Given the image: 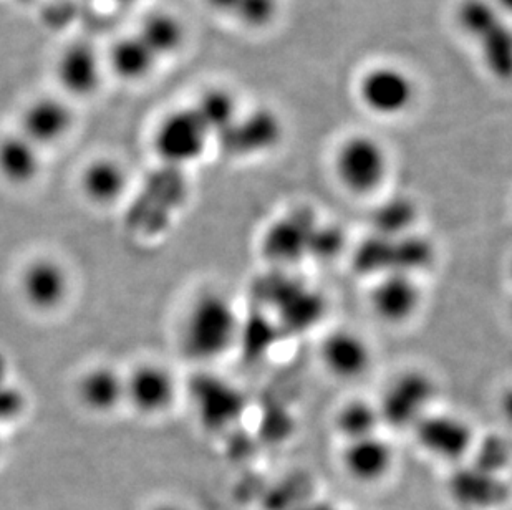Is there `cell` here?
<instances>
[{"mask_svg":"<svg viewBox=\"0 0 512 510\" xmlns=\"http://www.w3.org/2000/svg\"><path fill=\"white\" fill-rule=\"evenodd\" d=\"M193 106L213 136L221 135L241 115L236 95L221 85H214L199 93Z\"/></svg>","mask_w":512,"mask_h":510,"instance_id":"24","label":"cell"},{"mask_svg":"<svg viewBox=\"0 0 512 510\" xmlns=\"http://www.w3.org/2000/svg\"><path fill=\"white\" fill-rule=\"evenodd\" d=\"M459 29L478 47L484 67L501 82L512 80V27L491 0H463L456 10Z\"/></svg>","mask_w":512,"mask_h":510,"instance_id":"2","label":"cell"},{"mask_svg":"<svg viewBox=\"0 0 512 510\" xmlns=\"http://www.w3.org/2000/svg\"><path fill=\"white\" fill-rule=\"evenodd\" d=\"M42 171V151L39 146L14 133L0 138V178L15 188L30 186Z\"/></svg>","mask_w":512,"mask_h":510,"instance_id":"19","label":"cell"},{"mask_svg":"<svg viewBox=\"0 0 512 510\" xmlns=\"http://www.w3.org/2000/svg\"><path fill=\"white\" fill-rule=\"evenodd\" d=\"M320 360L325 370L335 378L357 380L372 366V347L358 333L335 330L320 345Z\"/></svg>","mask_w":512,"mask_h":510,"instance_id":"14","label":"cell"},{"mask_svg":"<svg viewBox=\"0 0 512 510\" xmlns=\"http://www.w3.org/2000/svg\"><path fill=\"white\" fill-rule=\"evenodd\" d=\"M413 431L421 448L441 461L463 459L474 444L473 429L456 414L430 413Z\"/></svg>","mask_w":512,"mask_h":510,"instance_id":"10","label":"cell"},{"mask_svg":"<svg viewBox=\"0 0 512 510\" xmlns=\"http://www.w3.org/2000/svg\"><path fill=\"white\" fill-rule=\"evenodd\" d=\"M415 217V207L405 199H393L383 204L375 214V224L382 236H400V232L408 231Z\"/></svg>","mask_w":512,"mask_h":510,"instance_id":"26","label":"cell"},{"mask_svg":"<svg viewBox=\"0 0 512 510\" xmlns=\"http://www.w3.org/2000/svg\"><path fill=\"white\" fill-rule=\"evenodd\" d=\"M128 184L130 174L125 164L108 156L92 159L78 179L83 198L97 207L115 206L128 191Z\"/></svg>","mask_w":512,"mask_h":510,"instance_id":"16","label":"cell"},{"mask_svg":"<svg viewBox=\"0 0 512 510\" xmlns=\"http://www.w3.org/2000/svg\"><path fill=\"white\" fill-rule=\"evenodd\" d=\"M491 2L496 5V9H498L501 14L506 15V17L512 15V0H491Z\"/></svg>","mask_w":512,"mask_h":510,"instance_id":"30","label":"cell"},{"mask_svg":"<svg viewBox=\"0 0 512 510\" xmlns=\"http://www.w3.org/2000/svg\"><path fill=\"white\" fill-rule=\"evenodd\" d=\"M435 396V383L423 371L411 370L395 376L378 405L383 423L397 428H415L430 414Z\"/></svg>","mask_w":512,"mask_h":510,"instance_id":"5","label":"cell"},{"mask_svg":"<svg viewBox=\"0 0 512 510\" xmlns=\"http://www.w3.org/2000/svg\"><path fill=\"white\" fill-rule=\"evenodd\" d=\"M75 116L65 100L39 97L25 106L20 115V133L39 146L57 145L72 131Z\"/></svg>","mask_w":512,"mask_h":510,"instance_id":"13","label":"cell"},{"mask_svg":"<svg viewBox=\"0 0 512 510\" xmlns=\"http://www.w3.org/2000/svg\"><path fill=\"white\" fill-rule=\"evenodd\" d=\"M178 396V381L165 365L146 361L126 376V403L143 416L170 411Z\"/></svg>","mask_w":512,"mask_h":510,"instance_id":"9","label":"cell"},{"mask_svg":"<svg viewBox=\"0 0 512 510\" xmlns=\"http://www.w3.org/2000/svg\"><path fill=\"white\" fill-rule=\"evenodd\" d=\"M304 216L305 212L285 216L267 231L264 237V249L269 259L279 264H290L300 259L305 249L312 246L314 237L312 232H305L310 229L307 222L302 219Z\"/></svg>","mask_w":512,"mask_h":510,"instance_id":"22","label":"cell"},{"mask_svg":"<svg viewBox=\"0 0 512 510\" xmlns=\"http://www.w3.org/2000/svg\"><path fill=\"white\" fill-rule=\"evenodd\" d=\"M102 77V58L87 42L68 44L55 62V78L68 97H92L102 85Z\"/></svg>","mask_w":512,"mask_h":510,"instance_id":"12","label":"cell"},{"mask_svg":"<svg viewBox=\"0 0 512 510\" xmlns=\"http://www.w3.org/2000/svg\"><path fill=\"white\" fill-rule=\"evenodd\" d=\"M193 396L199 416L209 428L226 426L241 413V393L213 376L208 380L196 381Z\"/></svg>","mask_w":512,"mask_h":510,"instance_id":"20","label":"cell"},{"mask_svg":"<svg viewBox=\"0 0 512 510\" xmlns=\"http://www.w3.org/2000/svg\"><path fill=\"white\" fill-rule=\"evenodd\" d=\"M300 510H334L332 509V507H329V506H322V504H319V506H305V507H302V509Z\"/></svg>","mask_w":512,"mask_h":510,"instance_id":"31","label":"cell"},{"mask_svg":"<svg viewBox=\"0 0 512 510\" xmlns=\"http://www.w3.org/2000/svg\"><path fill=\"white\" fill-rule=\"evenodd\" d=\"M423 305V289L415 275L387 272L373 285L370 308L382 322L401 325L410 322Z\"/></svg>","mask_w":512,"mask_h":510,"instance_id":"11","label":"cell"},{"mask_svg":"<svg viewBox=\"0 0 512 510\" xmlns=\"http://www.w3.org/2000/svg\"><path fill=\"white\" fill-rule=\"evenodd\" d=\"M284 136L281 116L271 108H254L237 116L229 128L216 136L221 150L231 158H249L274 150Z\"/></svg>","mask_w":512,"mask_h":510,"instance_id":"6","label":"cell"},{"mask_svg":"<svg viewBox=\"0 0 512 510\" xmlns=\"http://www.w3.org/2000/svg\"><path fill=\"white\" fill-rule=\"evenodd\" d=\"M158 62L160 58L136 32L120 37L108 52V67L121 82H143L155 72Z\"/></svg>","mask_w":512,"mask_h":510,"instance_id":"21","label":"cell"},{"mask_svg":"<svg viewBox=\"0 0 512 510\" xmlns=\"http://www.w3.org/2000/svg\"><path fill=\"white\" fill-rule=\"evenodd\" d=\"M213 133L204 125L194 106L178 108L161 118L153 133V150L165 166L184 168L198 161Z\"/></svg>","mask_w":512,"mask_h":510,"instance_id":"4","label":"cell"},{"mask_svg":"<svg viewBox=\"0 0 512 510\" xmlns=\"http://www.w3.org/2000/svg\"><path fill=\"white\" fill-rule=\"evenodd\" d=\"M241 335V320L231 300L221 292H204L189 305L181 325V348L191 360H218Z\"/></svg>","mask_w":512,"mask_h":510,"instance_id":"1","label":"cell"},{"mask_svg":"<svg viewBox=\"0 0 512 510\" xmlns=\"http://www.w3.org/2000/svg\"><path fill=\"white\" fill-rule=\"evenodd\" d=\"M80 405L97 416H107L126 403V376L110 365L88 368L78 378Z\"/></svg>","mask_w":512,"mask_h":510,"instance_id":"17","label":"cell"},{"mask_svg":"<svg viewBox=\"0 0 512 510\" xmlns=\"http://www.w3.org/2000/svg\"><path fill=\"white\" fill-rule=\"evenodd\" d=\"M390 156L385 146L368 135L348 136L334 154V174L343 191L370 198L387 183Z\"/></svg>","mask_w":512,"mask_h":510,"instance_id":"3","label":"cell"},{"mask_svg":"<svg viewBox=\"0 0 512 510\" xmlns=\"http://www.w3.org/2000/svg\"><path fill=\"white\" fill-rule=\"evenodd\" d=\"M70 275L54 257L30 260L20 272L19 290L25 304L35 312H55L70 295Z\"/></svg>","mask_w":512,"mask_h":510,"instance_id":"8","label":"cell"},{"mask_svg":"<svg viewBox=\"0 0 512 510\" xmlns=\"http://www.w3.org/2000/svg\"><path fill=\"white\" fill-rule=\"evenodd\" d=\"M203 2L208 5V9L213 10L214 14L226 15L232 19L241 0H203Z\"/></svg>","mask_w":512,"mask_h":510,"instance_id":"28","label":"cell"},{"mask_svg":"<svg viewBox=\"0 0 512 510\" xmlns=\"http://www.w3.org/2000/svg\"><path fill=\"white\" fill-rule=\"evenodd\" d=\"M358 97L373 115L400 116L415 102V82L401 68L377 65L360 77Z\"/></svg>","mask_w":512,"mask_h":510,"instance_id":"7","label":"cell"},{"mask_svg":"<svg viewBox=\"0 0 512 510\" xmlns=\"http://www.w3.org/2000/svg\"><path fill=\"white\" fill-rule=\"evenodd\" d=\"M148 510H189L186 509V507L181 506V504H178V502H171V501H165V502H158V504H155V506H151Z\"/></svg>","mask_w":512,"mask_h":510,"instance_id":"29","label":"cell"},{"mask_svg":"<svg viewBox=\"0 0 512 510\" xmlns=\"http://www.w3.org/2000/svg\"><path fill=\"white\" fill-rule=\"evenodd\" d=\"M277 14L279 0H241L232 19L246 29L262 30L277 19Z\"/></svg>","mask_w":512,"mask_h":510,"instance_id":"27","label":"cell"},{"mask_svg":"<svg viewBox=\"0 0 512 510\" xmlns=\"http://www.w3.org/2000/svg\"><path fill=\"white\" fill-rule=\"evenodd\" d=\"M136 34L140 35L143 42L160 60L173 57L186 44V27L183 20L166 10H155L145 15Z\"/></svg>","mask_w":512,"mask_h":510,"instance_id":"23","label":"cell"},{"mask_svg":"<svg viewBox=\"0 0 512 510\" xmlns=\"http://www.w3.org/2000/svg\"><path fill=\"white\" fill-rule=\"evenodd\" d=\"M380 424H383V419L378 405L365 400L347 401L335 416V428L345 443L378 434Z\"/></svg>","mask_w":512,"mask_h":510,"instance_id":"25","label":"cell"},{"mask_svg":"<svg viewBox=\"0 0 512 510\" xmlns=\"http://www.w3.org/2000/svg\"><path fill=\"white\" fill-rule=\"evenodd\" d=\"M343 469L360 484H375L390 474L395 453L388 441L373 434L368 438L345 443L342 453Z\"/></svg>","mask_w":512,"mask_h":510,"instance_id":"15","label":"cell"},{"mask_svg":"<svg viewBox=\"0 0 512 510\" xmlns=\"http://www.w3.org/2000/svg\"><path fill=\"white\" fill-rule=\"evenodd\" d=\"M451 496L458 504L471 509L498 507L508 497V487L496 472L476 466L456 472L451 479Z\"/></svg>","mask_w":512,"mask_h":510,"instance_id":"18","label":"cell"}]
</instances>
